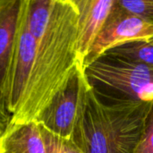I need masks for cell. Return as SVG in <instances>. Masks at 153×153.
Instances as JSON below:
<instances>
[{"label":"cell","mask_w":153,"mask_h":153,"mask_svg":"<svg viewBox=\"0 0 153 153\" xmlns=\"http://www.w3.org/2000/svg\"><path fill=\"white\" fill-rule=\"evenodd\" d=\"M84 72L103 99L153 101V66L103 55Z\"/></svg>","instance_id":"3957f363"},{"label":"cell","mask_w":153,"mask_h":153,"mask_svg":"<svg viewBox=\"0 0 153 153\" xmlns=\"http://www.w3.org/2000/svg\"><path fill=\"white\" fill-rule=\"evenodd\" d=\"M27 26L36 47L22 100L10 123L35 121L78 65V10L74 0H27Z\"/></svg>","instance_id":"6da1fadb"},{"label":"cell","mask_w":153,"mask_h":153,"mask_svg":"<svg viewBox=\"0 0 153 153\" xmlns=\"http://www.w3.org/2000/svg\"><path fill=\"white\" fill-rule=\"evenodd\" d=\"M22 0H0V119L8 126L10 74L17 39Z\"/></svg>","instance_id":"8992f818"},{"label":"cell","mask_w":153,"mask_h":153,"mask_svg":"<svg viewBox=\"0 0 153 153\" xmlns=\"http://www.w3.org/2000/svg\"><path fill=\"white\" fill-rule=\"evenodd\" d=\"M6 127H7V126H4V123H3V122L1 121V119H0V138H1V136H2V134H4V130H5Z\"/></svg>","instance_id":"5bb4252c"},{"label":"cell","mask_w":153,"mask_h":153,"mask_svg":"<svg viewBox=\"0 0 153 153\" xmlns=\"http://www.w3.org/2000/svg\"><path fill=\"white\" fill-rule=\"evenodd\" d=\"M152 39L153 25L122 7L118 0H116L108 19L84 60L83 68L85 69L86 66L117 46L129 41H150Z\"/></svg>","instance_id":"5b68a950"},{"label":"cell","mask_w":153,"mask_h":153,"mask_svg":"<svg viewBox=\"0 0 153 153\" xmlns=\"http://www.w3.org/2000/svg\"><path fill=\"white\" fill-rule=\"evenodd\" d=\"M135 153H153V104L147 120L143 137Z\"/></svg>","instance_id":"4fadbf2b"},{"label":"cell","mask_w":153,"mask_h":153,"mask_svg":"<svg viewBox=\"0 0 153 153\" xmlns=\"http://www.w3.org/2000/svg\"><path fill=\"white\" fill-rule=\"evenodd\" d=\"M35 47V39L27 26L25 0H22L9 82L8 111L11 118L19 108L26 91L33 66Z\"/></svg>","instance_id":"52a82bcc"},{"label":"cell","mask_w":153,"mask_h":153,"mask_svg":"<svg viewBox=\"0 0 153 153\" xmlns=\"http://www.w3.org/2000/svg\"><path fill=\"white\" fill-rule=\"evenodd\" d=\"M78 10L77 54L83 67L97 36L108 19L116 0H74ZM84 69V68H83Z\"/></svg>","instance_id":"ba28073f"},{"label":"cell","mask_w":153,"mask_h":153,"mask_svg":"<svg viewBox=\"0 0 153 153\" xmlns=\"http://www.w3.org/2000/svg\"><path fill=\"white\" fill-rule=\"evenodd\" d=\"M91 85L78 63L65 87L35 120L50 133L71 140L82 116Z\"/></svg>","instance_id":"277c9868"},{"label":"cell","mask_w":153,"mask_h":153,"mask_svg":"<svg viewBox=\"0 0 153 153\" xmlns=\"http://www.w3.org/2000/svg\"><path fill=\"white\" fill-rule=\"evenodd\" d=\"M41 128L48 153H83L73 141L56 135L42 126Z\"/></svg>","instance_id":"8fae6325"},{"label":"cell","mask_w":153,"mask_h":153,"mask_svg":"<svg viewBox=\"0 0 153 153\" xmlns=\"http://www.w3.org/2000/svg\"><path fill=\"white\" fill-rule=\"evenodd\" d=\"M150 42H151V43H152V45H153V39H152V40H150Z\"/></svg>","instance_id":"9a60e30c"},{"label":"cell","mask_w":153,"mask_h":153,"mask_svg":"<svg viewBox=\"0 0 153 153\" xmlns=\"http://www.w3.org/2000/svg\"><path fill=\"white\" fill-rule=\"evenodd\" d=\"M104 55L133 63L153 66V45L150 41H129L109 49Z\"/></svg>","instance_id":"30bf717a"},{"label":"cell","mask_w":153,"mask_h":153,"mask_svg":"<svg viewBox=\"0 0 153 153\" xmlns=\"http://www.w3.org/2000/svg\"><path fill=\"white\" fill-rule=\"evenodd\" d=\"M152 102L106 100L91 86L71 141L83 153H135Z\"/></svg>","instance_id":"7a4b0ae2"},{"label":"cell","mask_w":153,"mask_h":153,"mask_svg":"<svg viewBox=\"0 0 153 153\" xmlns=\"http://www.w3.org/2000/svg\"><path fill=\"white\" fill-rule=\"evenodd\" d=\"M0 153H48L40 125L9 123L0 138Z\"/></svg>","instance_id":"9c48e42d"},{"label":"cell","mask_w":153,"mask_h":153,"mask_svg":"<svg viewBox=\"0 0 153 153\" xmlns=\"http://www.w3.org/2000/svg\"><path fill=\"white\" fill-rule=\"evenodd\" d=\"M122 7L153 25V0H118Z\"/></svg>","instance_id":"7c38bea8"}]
</instances>
